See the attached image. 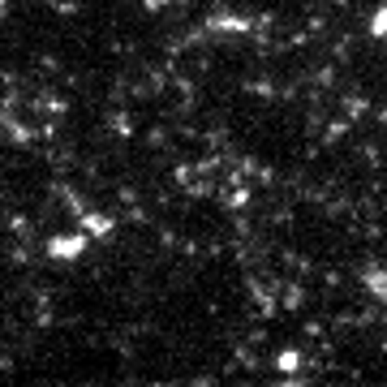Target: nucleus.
<instances>
[{
    "label": "nucleus",
    "mask_w": 387,
    "mask_h": 387,
    "mask_svg": "<svg viewBox=\"0 0 387 387\" xmlns=\"http://www.w3.org/2000/svg\"><path fill=\"white\" fill-rule=\"evenodd\" d=\"M211 26H220V30H250V22H246V18H215Z\"/></svg>",
    "instance_id": "7ed1b4c3"
},
{
    "label": "nucleus",
    "mask_w": 387,
    "mask_h": 387,
    "mask_svg": "<svg viewBox=\"0 0 387 387\" xmlns=\"http://www.w3.org/2000/svg\"><path fill=\"white\" fill-rule=\"evenodd\" d=\"M86 241H91L86 228H82V233H56L52 241H47V254H52V258H82Z\"/></svg>",
    "instance_id": "f257e3e1"
},
{
    "label": "nucleus",
    "mask_w": 387,
    "mask_h": 387,
    "mask_svg": "<svg viewBox=\"0 0 387 387\" xmlns=\"http://www.w3.org/2000/svg\"><path fill=\"white\" fill-rule=\"evenodd\" d=\"M276 366L284 370V375H288V370H297V353H293V349H284L280 357H276Z\"/></svg>",
    "instance_id": "20e7f679"
},
{
    "label": "nucleus",
    "mask_w": 387,
    "mask_h": 387,
    "mask_svg": "<svg viewBox=\"0 0 387 387\" xmlns=\"http://www.w3.org/2000/svg\"><path fill=\"white\" fill-rule=\"evenodd\" d=\"M370 30H375V35H387V9H383L379 18H375V26H370Z\"/></svg>",
    "instance_id": "39448f33"
},
{
    "label": "nucleus",
    "mask_w": 387,
    "mask_h": 387,
    "mask_svg": "<svg viewBox=\"0 0 387 387\" xmlns=\"http://www.w3.org/2000/svg\"><path fill=\"white\" fill-rule=\"evenodd\" d=\"M82 228L91 233V237H112V215H104V211H82Z\"/></svg>",
    "instance_id": "f03ea898"
}]
</instances>
